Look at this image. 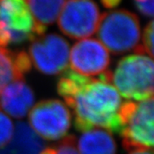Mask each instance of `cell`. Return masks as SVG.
<instances>
[{"mask_svg":"<svg viewBox=\"0 0 154 154\" xmlns=\"http://www.w3.org/2000/svg\"><path fill=\"white\" fill-rule=\"evenodd\" d=\"M153 61L149 56H128L111 73V82L124 98L146 100L153 98Z\"/></svg>","mask_w":154,"mask_h":154,"instance_id":"obj_2","label":"cell"},{"mask_svg":"<svg viewBox=\"0 0 154 154\" xmlns=\"http://www.w3.org/2000/svg\"><path fill=\"white\" fill-rule=\"evenodd\" d=\"M29 57L41 73L58 75L68 68L69 45L66 39L56 33L42 35L30 45Z\"/></svg>","mask_w":154,"mask_h":154,"instance_id":"obj_8","label":"cell"},{"mask_svg":"<svg viewBox=\"0 0 154 154\" xmlns=\"http://www.w3.org/2000/svg\"><path fill=\"white\" fill-rule=\"evenodd\" d=\"M57 154H80L76 148V140L74 135L63 138L57 146Z\"/></svg>","mask_w":154,"mask_h":154,"instance_id":"obj_17","label":"cell"},{"mask_svg":"<svg viewBox=\"0 0 154 154\" xmlns=\"http://www.w3.org/2000/svg\"><path fill=\"white\" fill-rule=\"evenodd\" d=\"M31 128L49 140L65 137L71 126V113L62 101L47 99L38 102L29 112Z\"/></svg>","mask_w":154,"mask_h":154,"instance_id":"obj_6","label":"cell"},{"mask_svg":"<svg viewBox=\"0 0 154 154\" xmlns=\"http://www.w3.org/2000/svg\"><path fill=\"white\" fill-rule=\"evenodd\" d=\"M14 134V126L11 119L0 110V149L11 141Z\"/></svg>","mask_w":154,"mask_h":154,"instance_id":"obj_16","label":"cell"},{"mask_svg":"<svg viewBox=\"0 0 154 154\" xmlns=\"http://www.w3.org/2000/svg\"><path fill=\"white\" fill-rule=\"evenodd\" d=\"M58 19V27L69 38H85L97 31L100 15L93 0H67Z\"/></svg>","mask_w":154,"mask_h":154,"instance_id":"obj_7","label":"cell"},{"mask_svg":"<svg viewBox=\"0 0 154 154\" xmlns=\"http://www.w3.org/2000/svg\"><path fill=\"white\" fill-rule=\"evenodd\" d=\"M33 103L34 94L23 80L11 82L0 92V107L15 118L24 117Z\"/></svg>","mask_w":154,"mask_h":154,"instance_id":"obj_10","label":"cell"},{"mask_svg":"<svg viewBox=\"0 0 154 154\" xmlns=\"http://www.w3.org/2000/svg\"><path fill=\"white\" fill-rule=\"evenodd\" d=\"M97 29L99 42L114 55L134 50L140 38L139 19L126 10L104 13L100 17Z\"/></svg>","mask_w":154,"mask_h":154,"instance_id":"obj_4","label":"cell"},{"mask_svg":"<svg viewBox=\"0 0 154 154\" xmlns=\"http://www.w3.org/2000/svg\"><path fill=\"white\" fill-rule=\"evenodd\" d=\"M69 60L72 70L87 77L103 74L110 63L109 51L94 38L82 39L74 45Z\"/></svg>","mask_w":154,"mask_h":154,"instance_id":"obj_9","label":"cell"},{"mask_svg":"<svg viewBox=\"0 0 154 154\" xmlns=\"http://www.w3.org/2000/svg\"><path fill=\"white\" fill-rule=\"evenodd\" d=\"M35 21L45 26L51 24L60 14L65 0H25Z\"/></svg>","mask_w":154,"mask_h":154,"instance_id":"obj_13","label":"cell"},{"mask_svg":"<svg viewBox=\"0 0 154 154\" xmlns=\"http://www.w3.org/2000/svg\"><path fill=\"white\" fill-rule=\"evenodd\" d=\"M128 154H153V152H152V149L140 148L131 150L129 151Z\"/></svg>","mask_w":154,"mask_h":154,"instance_id":"obj_20","label":"cell"},{"mask_svg":"<svg viewBox=\"0 0 154 154\" xmlns=\"http://www.w3.org/2000/svg\"><path fill=\"white\" fill-rule=\"evenodd\" d=\"M136 2H140V1H144V0H135Z\"/></svg>","mask_w":154,"mask_h":154,"instance_id":"obj_22","label":"cell"},{"mask_svg":"<svg viewBox=\"0 0 154 154\" xmlns=\"http://www.w3.org/2000/svg\"><path fill=\"white\" fill-rule=\"evenodd\" d=\"M23 79L24 75L17 67L16 53L0 47V92L11 82Z\"/></svg>","mask_w":154,"mask_h":154,"instance_id":"obj_14","label":"cell"},{"mask_svg":"<svg viewBox=\"0 0 154 154\" xmlns=\"http://www.w3.org/2000/svg\"><path fill=\"white\" fill-rule=\"evenodd\" d=\"M101 4L107 9H113L120 5L122 0H100Z\"/></svg>","mask_w":154,"mask_h":154,"instance_id":"obj_19","label":"cell"},{"mask_svg":"<svg viewBox=\"0 0 154 154\" xmlns=\"http://www.w3.org/2000/svg\"><path fill=\"white\" fill-rule=\"evenodd\" d=\"M153 22L151 21L145 28L143 33V44L137 45L134 49L136 54L148 55L150 57L153 56Z\"/></svg>","mask_w":154,"mask_h":154,"instance_id":"obj_15","label":"cell"},{"mask_svg":"<svg viewBox=\"0 0 154 154\" xmlns=\"http://www.w3.org/2000/svg\"><path fill=\"white\" fill-rule=\"evenodd\" d=\"M39 154H57V148L54 146H49L42 149Z\"/></svg>","mask_w":154,"mask_h":154,"instance_id":"obj_21","label":"cell"},{"mask_svg":"<svg viewBox=\"0 0 154 154\" xmlns=\"http://www.w3.org/2000/svg\"><path fill=\"white\" fill-rule=\"evenodd\" d=\"M77 146L80 154H116V144L110 133L98 128L83 132Z\"/></svg>","mask_w":154,"mask_h":154,"instance_id":"obj_12","label":"cell"},{"mask_svg":"<svg viewBox=\"0 0 154 154\" xmlns=\"http://www.w3.org/2000/svg\"><path fill=\"white\" fill-rule=\"evenodd\" d=\"M153 98L122 103L119 117L122 146L127 151L153 146Z\"/></svg>","mask_w":154,"mask_h":154,"instance_id":"obj_3","label":"cell"},{"mask_svg":"<svg viewBox=\"0 0 154 154\" xmlns=\"http://www.w3.org/2000/svg\"><path fill=\"white\" fill-rule=\"evenodd\" d=\"M45 31L46 26L35 21L25 0H0V32L9 44L33 41Z\"/></svg>","mask_w":154,"mask_h":154,"instance_id":"obj_5","label":"cell"},{"mask_svg":"<svg viewBox=\"0 0 154 154\" xmlns=\"http://www.w3.org/2000/svg\"><path fill=\"white\" fill-rule=\"evenodd\" d=\"M63 73L57 83V93L73 110L77 130L85 132L101 128L108 132L120 133L122 100L111 84V72H104L97 79L72 69Z\"/></svg>","mask_w":154,"mask_h":154,"instance_id":"obj_1","label":"cell"},{"mask_svg":"<svg viewBox=\"0 0 154 154\" xmlns=\"http://www.w3.org/2000/svg\"><path fill=\"white\" fill-rule=\"evenodd\" d=\"M44 148V141L27 123L19 122L14 129L11 141L0 154H39Z\"/></svg>","mask_w":154,"mask_h":154,"instance_id":"obj_11","label":"cell"},{"mask_svg":"<svg viewBox=\"0 0 154 154\" xmlns=\"http://www.w3.org/2000/svg\"><path fill=\"white\" fill-rule=\"evenodd\" d=\"M136 7L146 17H152L153 16V0H144L136 2Z\"/></svg>","mask_w":154,"mask_h":154,"instance_id":"obj_18","label":"cell"}]
</instances>
